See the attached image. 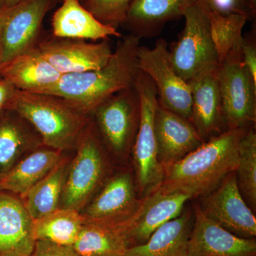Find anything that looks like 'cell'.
<instances>
[{"label": "cell", "instance_id": "4fadbf2b", "mask_svg": "<svg viewBox=\"0 0 256 256\" xmlns=\"http://www.w3.org/2000/svg\"><path fill=\"white\" fill-rule=\"evenodd\" d=\"M36 47L62 75L102 68L114 52L108 40L88 43L85 40L52 36L38 42Z\"/></svg>", "mask_w": 256, "mask_h": 256}, {"label": "cell", "instance_id": "277c9868", "mask_svg": "<svg viewBox=\"0 0 256 256\" xmlns=\"http://www.w3.org/2000/svg\"><path fill=\"white\" fill-rule=\"evenodd\" d=\"M134 86L140 101V116L132 146L133 158L140 191L146 197L159 188L164 176V169L158 160L156 132L159 100L152 80L140 70Z\"/></svg>", "mask_w": 256, "mask_h": 256}, {"label": "cell", "instance_id": "8d00e7d4", "mask_svg": "<svg viewBox=\"0 0 256 256\" xmlns=\"http://www.w3.org/2000/svg\"><path fill=\"white\" fill-rule=\"evenodd\" d=\"M4 8V0H0V11Z\"/></svg>", "mask_w": 256, "mask_h": 256}, {"label": "cell", "instance_id": "d4e9b609", "mask_svg": "<svg viewBox=\"0 0 256 256\" xmlns=\"http://www.w3.org/2000/svg\"><path fill=\"white\" fill-rule=\"evenodd\" d=\"M72 248L80 256H124L129 246L119 229L84 220Z\"/></svg>", "mask_w": 256, "mask_h": 256}, {"label": "cell", "instance_id": "8fae6325", "mask_svg": "<svg viewBox=\"0 0 256 256\" xmlns=\"http://www.w3.org/2000/svg\"><path fill=\"white\" fill-rule=\"evenodd\" d=\"M200 208L208 218L234 235L255 238L256 218L239 190L236 172L204 196Z\"/></svg>", "mask_w": 256, "mask_h": 256}, {"label": "cell", "instance_id": "83f0119b", "mask_svg": "<svg viewBox=\"0 0 256 256\" xmlns=\"http://www.w3.org/2000/svg\"><path fill=\"white\" fill-rule=\"evenodd\" d=\"M210 35L220 65L232 48L242 42V31L249 16L242 13L223 14L207 4Z\"/></svg>", "mask_w": 256, "mask_h": 256}, {"label": "cell", "instance_id": "e0dca14e", "mask_svg": "<svg viewBox=\"0 0 256 256\" xmlns=\"http://www.w3.org/2000/svg\"><path fill=\"white\" fill-rule=\"evenodd\" d=\"M156 132L158 160L164 171L205 142L191 121L160 105Z\"/></svg>", "mask_w": 256, "mask_h": 256}, {"label": "cell", "instance_id": "3957f363", "mask_svg": "<svg viewBox=\"0 0 256 256\" xmlns=\"http://www.w3.org/2000/svg\"><path fill=\"white\" fill-rule=\"evenodd\" d=\"M4 110L18 114L34 129L45 146L60 151L76 146L89 124L88 114L50 94L15 88Z\"/></svg>", "mask_w": 256, "mask_h": 256}, {"label": "cell", "instance_id": "f546056e", "mask_svg": "<svg viewBox=\"0 0 256 256\" xmlns=\"http://www.w3.org/2000/svg\"><path fill=\"white\" fill-rule=\"evenodd\" d=\"M132 0H82V6L99 22L117 28L124 24Z\"/></svg>", "mask_w": 256, "mask_h": 256}, {"label": "cell", "instance_id": "f35d334b", "mask_svg": "<svg viewBox=\"0 0 256 256\" xmlns=\"http://www.w3.org/2000/svg\"><path fill=\"white\" fill-rule=\"evenodd\" d=\"M80 2H82V0H80Z\"/></svg>", "mask_w": 256, "mask_h": 256}, {"label": "cell", "instance_id": "d6986e66", "mask_svg": "<svg viewBox=\"0 0 256 256\" xmlns=\"http://www.w3.org/2000/svg\"><path fill=\"white\" fill-rule=\"evenodd\" d=\"M60 74L36 46L18 55L0 69V77L18 90L42 94L60 80Z\"/></svg>", "mask_w": 256, "mask_h": 256}, {"label": "cell", "instance_id": "f1b7e54d", "mask_svg": "<svg viewBox=\"0 0 256 256\" xmlns=\"http://www.w3.org/2000/svg\"><path fill=\"white\" fill-rule=\"evenodd\" d=\"M237 184L242 198L252 210L256 207V134L249 128L239 144Z\"/></svg>", "mask_w": 256, "mask_h": 256}, {"label": "cell", "instance_id": "7a4b0ae2", "mask_svg": "<svg viewBox=\"0 0 256 256\" xmlns=\"http://www.w3.org/2000/svg\"><path fill=\"white\" fill-rule=\"evenodd\" d=\"M140 38L130 34L118 43L110 60L102 68L78 74H64L54 86L42 94L72 102L86 114L111 96L134 86L140 73L138 50Z\"/></svg>", "mask_w": 256, "mask_h": 256}, {"label": "cell", "instance_id": "9c48e42d", "mask_svg": "<svg viewBox=\"0 0 256 256\" xmlns=\"http://www.w3.org/2000/svg\"><path fill=\"white\" fill-rule=\"evenodd\" d=\"M92 114L106 146L114 154H126L134 143L140 116V101L136 86L111 96Z\"/></svg>", "mask_w": 256, "mask_h": 256}, {"label": "cell", "instance_id": "1f68e13d", "mask_svg": "<svg viewBox=\"0 0 256 256\" xmlns=\"http://www.w3.org/2000/svg\"><path fill=\"white\" fill-rule=\"evenodd\" d=\"M212 9L223 14L242 13L250 16L252 12L244 0H203Z\"/></svg>", "mask_w": 256, "mask_h": 256}, {"label": "cell", "instance_id": "44dd1931", "mask_svg": "<svg viewBox=\"0 0 256 256\" xmlns=\"http://www.w3.org/2000/svg\"><path fill=\"white\" fill-rule=\"evenodd\" d=\"M195 0H132L122 26L131 34L151 37L159 34L168 22L183 16Z\"/></svg>", "mask_w": 256, "mask_h": 256}, {"label": "cell", "instance_id": "d590c367", "mask_svg": "<svg viewBox=\"0 0 256 256\" xmlns=\"http://www.w3.org/2000/svg\"><path fill=\"white\" fill-rule=\"evenodd\" d=\"M3 16H4V8L0 11V46H1L2 28Z\"/></svg>", "mask_w": 256, "mask_h": 256}, {"label": "cell", "instance_id": "603a6c76", "mask_svg": "<svg viewBox=\"0 0 256 256\" xmlns=\"http://www.w3.org/2000/svg\"><path fill=\"white\" fill-rule=\"evenodd\" d=\"M60 152L50 148L33 152L0 178V192L22 196L62 161Z\"/></svg>", "mask_w": 256, "mask_h": 256}, {"label": "cell", "instance_id": "ba28073f", "mask_svg": "<svg viewBox=\"0 0 256 256\" xmlns=\"http://www.w3.org/2000/svg\"><path fill=\"white\" fill-rule=\"evenodd\" d=\"M138 64L140 70L156 86L159 105L191 121L190 84L175 70L166 40L160 38L152 48L140 45L138 50Z\"/></svg>", "mask_w": 256, "mask_h": 256}, {"label": "cell", "instance_id": "d6a6232c", "mask_svg": "<svg viewBox=\"0 0 256 256\" xmlns=\"http://www.w3.org/2000/svg\"><path fill=\"white\" fill-rule=\"evenodd\" d=\"M242 56L244 63L250 72L252 78L256 82V44L255 38H242Z\"/></svg>", "mask_w": 256, "mask_h": 256}, {"label": "cell", "instance_id": "ac0fdd59", "mask_svg": "<svg viewBox=\"0 0 256 256\" xmlns=\"http://www.w3.org/2000/svg\"><path fill=\"white\" fill-rule=\"evenodd\" d=\"M36 242L34 220L22 200L0 192V256H31Z\"/></svg>", "mask_w": 256, "mask_h": 256}, {"label": "cell", "instance_id": "836d02e7", "mask_svg": "<svg viewBox=\"0 0 256 256\" xmlns=\"http://www.w3.org/2000/svg\"><path fill=\"white\" fill-rule=\"evenodd\" d=\"M248 8L252 12V16L254 18L256 16V0H246Z\"/></svg>", "mask_w": 256, "mask_h": 256}, {"label": "cell", "instance_id": "74e56055", "mask_svg": "<svg viewBox=\"0 0 256 256\" xmlns=\"http://www.w3.org/2000/svg\"><path fill=\"white\" fill-rule=\"evenodd\" d=\"M244 1H245V2H246V0H244Z\"/></svg>", "mask_w": 256, "mask_h": 256}, {"label": "cell", "instance_id": "7402d4cb", "mask_svg": "<svg viewBox=\"0 0 256 256\" xmlns=\"http://www.w3.org/2000/svg\"><path fill=\"white\" fill-rule=\"evenodd\" d=\"M192 222L190 213L182 212L156 229L144 244L128 248L124 256H188Z\"/></svg>", "mask_w": 256, "mask_h": 256}, {"label": "cell", "instance_id": "4dcf8cb0", "mask_svg": "<svg viewBox=\"0 0 256 256\" xmlns=\"http://www.w3.org/2000/svg\"><path fill=\"white\" fill-rule=\"evenodd\" d=\"M31 256H80L72 246L57 245L46 240H36Z\"/></svg>", "mask_w": 256, "mask_h": 256}, {"label": "cell", "instance_id": "8992f818", "mask_svg": "<svg viewBox=\"0 0 256 256\" xmlns=\"http://www.w3.org/2000/svg\"><path fill=\"white\" fill-rule=\"evenodd\" d=\"M242 42L230 50L218 66L224 122L227 129L250 128L256 122V82L244 63Z\"/></svg>", "mask_w": 256, "mask_h": 256}, {"label": "cell", "instance_id": "52a82bcc", "mask_svg": "<svg viewBox=\"0 0 256 256\" xmlns=\"http://www.w3.org/2000/svg\"><path fill=\"white\" fill-rule=\"evenodd\" d=\"M76 146V156L69 166L58 208L80 212L102 182L106 163L100 139L89 124Z\"/></svg>", "mask_w": 256, "mask_h": 256}, {"label": "cell", "instance_id": "30bf717a", "mask_svg": "<svg viewBox=\"0 0 256 256\" xmlns=\"http://www.w3.org/2000/svg\"><path fill=\"white\" fill-rule=\"evenodd\" d=\"M56 1L24 0L13 8H4L0 69L36 46L45 16Z\"/></svg>", "mask_w": 256, "mask_h": 256}, {"label": "cell", "instance_id": "2e32d148", "mask_svg": "<svg viewBox=\"0 0 256 256\" xmlns=\"http://www.w3.org/2000/svg\"><path fill=\"white\" fill-rule=\"evenodd\" d=\"M188 195L156 191L141 200L139 208L126 224L124 236L130 247L144 244L163 224L182 214Z\"/></svg>", "mask_w": 256, "mask_h": 256}, {"label": "cell", "instance_id": "6da1fadb", "mask_svg": "<svg viewBox=\"0 0 256 256\" xmlns=\"http://www.w3.org/2000/svg\"><path fill=\"white\" fill-rule=\"evenodd\" d=\"M249 128L227 129L166 168L156 191L205 196L236 172L240 140Z\"/></svg>", "mask_w": 256, "mask_h": 256}, {"label": "cell", "instance_id": "9a60e30c", "mask_svg": "<svg viewBox=\"0 0 256 256\" xmlns=\"http://www.w3.org/2000/svg\"><path fill=\"white\" fill-rule=\"evenodd\" d=\"M218 66L203 70L188 82L192 95L191 122L204 141L220 134L226 127Z\"/></svg>", "mask_w": 256, "mask_h": 256}, {"label": "cell", "instance_id": "4316f807", "mask_svg": "<svg viewBox=\"0 0 256 256\" xmlns=\"http://www.w3.org/2000/svg\"><path fill=\"white\" fill-rule=\"evenodd\" d=\"M84 223V218L80 212L58 208L34 220L35 238L64 246H72L78 238Z\"/></svg>", "mask_w": 256, "mask_h": 256}, {"label": "cell", "instance_id": "5b68a950", "mask_svg": "<svg viewBox=\"0 0 256 256\" xmlns=\"http://www.w3.org/2000/svg\"><path fill=\"white\" fill-rule=\"evenodd\" d=\"M183 16L184 26L170 52L176 73L188 82L197 74L220 64L210 35L206 3L195 0Z\"/></svg>", "mask_w": 256, "mask_h": 256}, {"label": "cell", "instance_id": "cb8c5ba5", "mask_svg": "<svg viewBox=\"0 0 256 256\" xmlns=\"http://www.w3.org/2000/svg\"><path fill=\"white\" fill-rule=\"evenodd\" d=\"M68 170L67 163L62 160L46 176L21 196L24 206L33 220L58 208Z\"/></svg>", "mask_w": 256, "mask_h": 256}, {"label": "cell", "instance_id": "7c38bea8", "mask_svg": "<svg viewBox=\"0 0 256 256\" xmlns=\"http://www.w3.org/2000/svg\"><path fill=\"white\" fill-rule=\"evenodd\" d=\"M140 204L132 176L120 173L106 183L98 194L84 207L82 215L86 222L114 227L124 233L126 224Z\"/></svg>", "mask_w": 256, "mask_h": 256}, {"label": "cell", "instance_id": "484cf974", "mask_svg": "<svg viewBox=\"0 0 256 256\" xmlns=\"http://www.w3.org/2000/svg\"><path fill=\"white\" fill-rule=\"evenodd\" d=\"M26 122L18 114L16 117L0 120V178L18 162L25 152L36 146L38 140H42L34 136Z\"/></svg>", "mask_w": 256, "mask_h": 256}, {"label": "cell", "instance_id": "ffe728a7", "mask_svg": "<svg viewBox=\"0 0 256 256\" xmlns=\"http://www.w3.org/2000/svg\"><path fill=\"white\" fill-rule=\"evenodd\" d=\"M52 26V36L57 38L97 41L122 37L117 28L99 22L80 0H63L53 15Z\"/></svg>", "mask_w": 256, "mask_h": 256}, {"label": "cell", "instance_id": "e575fe53", "mask_svg": "<svg viewBox=\"0 0 256 256\" xmlns=\"http://www.w3.org/2000/svg\"><path fill=\"white\" fill-rule=\"evenodd\" d=\"M24 0H4V8H11L16 6Z\"/></svg>", "mask_w": 256, "mask_h": 256}, {"label": "cell", "instance_id": "5bb4252c", "mask_svg": "<svg viewBox=\"0 0 256 256\" xmlns=\"http://www.w3.org/2000/svg\"><path fill=\"white\" fill-rule=\"evenodd\" d=\"M194 212L188 256H256V238L230 233L205 215L200 206Z\"/></svg>", "mask_w": 256, "mask_h": 256}]
</instances>
